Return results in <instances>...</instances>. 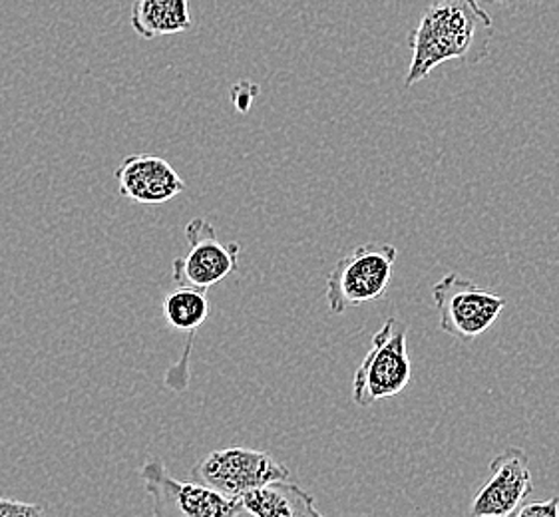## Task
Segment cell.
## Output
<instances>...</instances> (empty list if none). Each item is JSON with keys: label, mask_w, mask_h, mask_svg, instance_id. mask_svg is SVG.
Instances as JSON below:
<instances>
[{"label": "cell", "mask_w": 559, "mask_h": 517, "mask_svg": "<svg viewBox=\"0 0 559 517\" xmlns=\"http://www.w3.org/2000/svg\"><path fill=\"white\" fill-rule=\"evenodd\" d=\"M493 34L492 16L478 0H438L430 4L408 36L413 60L404 88H413L448 60L480 64L490 52Z\"/></svg>", "instance_id": "6da1fadb"}, {"label": "cell", "mask_w": 559, "mask_h": 517, "mask_svg": "<svg viewBox=\"0 0 559 517\" xmlns=\"http://www.w3.org/2000/svg\"><path fill=\"white\" fill-rule=\"evenodd\" d=\"M399 251L389 243H365L338 258L326 277V304L333 315L382 299L391 287Z\"/></svg>", "instance_id": "7a4b0ae2"}, {"label": "cell", "mask_w": 559, "mask_h": 517, "mask_svg": "<svg viewBox=\"0 0 559 517\" xmlns=\"http://www.w3.org/2000/svg\"><path fill=\"white\" fill-rule=\"evenodd\" d=\"M413 378V360L406 345V330L389 318L372 337L369 352L353 376V402L372 406L382 398L403 393Z\"/></svg>", "instance_id": "3957f363"}, {"label": "cell", "mask_w": 559, "mask_h": 517, "mask_svg": "<svg viewBox=\"0 0 559 517\" xmlns=\"http://www.w3.org/2000/svg\"><path fill=\"white\" fill-rule=\"evenodd\" d=\"M440 330L456 340L471 342L481 337L506 309V299L498 292L448 273L432 287Z\"/></svg>", "instance_id": "277c9868"}, {"label": "cell", "mask_w": 559, "mask_h": 517, "mask_svg": "<svg viewBox=\"0 0 559 517\" xmlns=\"http://www.w3.org/2000/svg\"><path fill=\"white\" fill-rule=\"evenodd\" d=\"M140 478L154 502V514L157 517L243 516L239 497H227L198 482L176 480L169 476L162 458H147L140 468Z\"/></svg>", "instance_id": "5b68a950"}, {"label": "cell", "mask_w": 559, "mask_h": 517, "mask_svg": "<svg viewBox=\"0 0 559 517\" xmlns=\"http://www.w3.org/2000/svg\"><path fill=\"white\" fill-rule=\"evenodd\" d=\"M289 468L271 454L249 448L212 452L191 470L193 482L207 485L227 497H239L275 480H289Z\"/></svg>", "instance_id": "8992f818"}, {"label": "cell", "mask_w": 559, "mask_h": 517, "mask_svg": "<svg viewBox=\"0 0 559 517\" xmlns=\"http://www.w3.org/2000/svg\"><path fill=\"white\" fill-rule=\"evenodd\" d=\"M186 239L190 243L188 255L176 258L171 265V279L179 287L210 291L213 285L239 270V243L224 245L207 219H191L186 226Z\"/></svg>", "instance_id": "52a82bcc"}, {"label": "cell", "mask_w": 559, "mask_h": 517, "mask_svg": "<svg viewBox=\"0 0 559 517\" xmlns=\"http://www.w3.org/2000/svg\"><path fill=\"white\" fill-rule=\"evenodd\" d=\"M532 492L534 480L526 452L506 448L490 461V478L474 495L468 514L472 517L514 516Z\"/></svg>", "instance_id": "ba28073f"}, {"label": "cell", "mask_w": 559, "mask_h": 517, "mask_svg": "<svg viewBox=\"0 0 559 517\" xmlns=\"http://www.w3.org/2000/svg\"><path fill=\"white\" fill-rule=\"evenodd\" d=\"M118 192L123 200L142 205H159L186 192V181L169 161L152 154H132L116 169Z\"/></svg>", "instance_id": "9c48e42d"}, {"label": "cell", "mask_w": 559, "mask_h": 517, "mask_svg": "<svg viewBox=\"0 0 559 517\" xmlns=\"http://www.w3.org/2000/svg\"><path fill=\"white\" fill-rule=\"evenodd\" d=\"M162 315L166 325L176 333L188 335V347L183 350L181 359L176 366H171L166 372V386H171L176 393H181L188 388L190 383V362L191 349L198 330L205 325L210 316V299L207 291L202 289H191V287H176L169 291L164 301H162Z\"/></svg>", "instance_id": "30bf717a"}, {"label": "cell", "mask_w": 559, "mask_h": 517, "mask_svg": "<svg viewBox=\"0 0 559 517\" xmlns=\"http://www.w3.org/2000/svg\"><path fill=\"white\" fill-rule=\"evenodd\" d=\"M239 504L247 516L255 517H321L314 506V497L301 485L289 484L287 480H275L258 485L243 495Z\"/></svg>", "instance_id": "8fae6325"}, {"label": "cell", "mask_w": 559, "mask_h": 517, "mask_svg": "<svg viewBox=\"0 0 559 517\" xmlns=\"http://www.w3.org/2000/svg\"><path fill=\"white\" fill-rule=\"evenodd\" d=\"M132 28L146 40L186 33L191 28L188 0H134Z\"/></svg>", "instance_id": "7c38bea8"}, {"label": "cell", "mask_w": 559, "mask_h": 517, "mask_svg": "<svg viewBox=\"0 0 559 517\" xmlns=\"http://www.w3.org/2000/svg\"><path fill=\"white\" fill-rule=\"evenodd\" d=\"M45 514V509L34 504H26L21 500L0 497V517H38Z\"/></svg>", "instance_id": "4fadbf2b"}, {"label": "cell", "mask_w": 559, "mask_h": 517, "mask_svg": "<svg viewBox=\"0 0 559 517\" xmlns=\"http://www.w3.org/2000/svg\"><path fill=\"white\" fill-rule=\"evenodd\" d=\"M518 517H559V497H549L546 502L522 504L514 512Z\"/></svg>", "instance_id": "5bb4252c"}, {"label": "cell", "mask_w": 559, "mask_h": 517, "mask_svg": "<svg viewBox=\"0 0 559 517\" xmlns=\"http://www.w3.org/2000/svg\"><path fill=\"white\" fill-rule=\"evenodd\" d=\"M255 94H258V86H253V84H237L234 86V92H231V98L237 104V108L241 110V112H246L247 108L251 106V101L255 98Z\"/></svg>", "instance_id": "9a60e30c"}, {"label": "cell", "mask_w": 559, "mask_h": 517, "mask_svg": "<svg viewBox=\"0 0 559 517\" xmlns=\"http://www.w3.org/2000/svg\"><path fill=\"white\" fill-rule=\"evenodd\" d=\"M478 2H488V4H500V7H506V9H520V7H524V4H527L530 0H478Z\"/></svg>", "instance_id": "2e32d148"}]
</instances>
